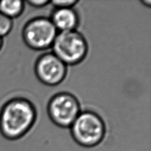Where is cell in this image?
Listing matches in <instances>:
<instances>
[{
  "instance_id": "6da1fadb",
  "label": "cell",
  "mask_w": 151,
  "mask_h": 151,
  "mask_svg": "<svg viewBox=\"0 0 151 151\" xmlns=\"http://www.w3.org/2000/svg\"><path fill=\"white\" fill-rule=\"evenodd\" d=\"M37 116L36 107L28 99H11L0 109V134L7 141L20 139L33 127Z\"/></svg>"
},
{
  "instance_id": "7a4b0ae2",
  "label": "cell",
  "mask_w": 151,
  "mask_h": 151,
  "mask_svg": "<svg viewBox=\"0 0 151 151\" xmlns=\"http://www.w3.org/2000/svg\"><path fill=\"white\" fill-rule=\"evenodd\" d=\"M70 128L74 141L86 148L98 146L103 141L106 133L103 119L97 113L89 110L81 111Z\"/></svg>"
},
{
  "instance_id": "3957f363",
  "label": "cell",
  "mask_w": 151,
  "mask_h": 151,
  "mask_svg": "<svg viewBox=\"0 0 151 151\" xmlns=\"http://www.w3.org/2000/svg\"><path fill=\"white\" fill-rule=\"evenodd\" d=\"M52 52L66 65H76L84 60L88 45L84 36L76 30L57 34L52 45Z\"/></svg>"
},
{
  "instance_id": "277c9868",
  "label": "cell",
  "mask_w": 151,
  "mask_h": 151,
  "mask_svg": "<svg viewBox=\"0 0 151 151\" xmlns=\"http://www.w3.org/2000/svg\"><path fill=\"white\" fill-rule=\"evenodd\" d=\"M58 31L50 19L37 17L29 20L22 31L24 42L31 49L45 50L52 47Z\"/></svg>"
},
{
  "instance_id": "5b68a950",
  "label": "cell",
  "mask_w": 151,
  "mask_h": 151,
  "mask_svg": "<svg viewBox=\"0 0 151 151\" xmlns=\"http://www.w3.org/2000/svg\"><path fill=\"white\" fill-rule=\"evenodd\" d=\"M47 111L54 124L61 128H69L81 112L80 104L74 94L59 92L48 101Z\"/></svg>"
},
{
  "instance_id": "8992f818",
  "label": "cell",
  "mask_w": 151,
  "mask_h": 151,
  "mask_svg": "<svg viewBox=\"0 0 151 151\" xmlns=\"http://www.w3.org/2000/svg\"><path fill=\"white\" fill-rule=\"evenodd\" d=\"M35 72L40 82L47 86H55L65 79L67 66L52 52H47L37 58Z\"/></svg>"
},
{
  "instance_id": "52a82bcc",
  "label": "cell",
  "mask_w": 151,
  "mask_h": 151,
  "mask_svg": "<svg viewBox=\"0 0 151 151\" xmlns=\"http://www.w3.org/2000/svg\"><path fill=\"white\" fill-rule=\"evenodd\" d=\"M50 19L60 32L76 30L80 21L79 15L73 7L55 8Z\"/></svg>"
},
{
  "instance_id": "ba28073f",
  "label": "cell",
  "mask_w": 151,
  "mask_h": 151,
  "mask_svg": "<svg viewBox=\"0 0 151 151\" xmlns=\"http://www.w3.org/2000/svg\"><path fill=\"white\" fill-rule=\"evenodd\" d=\"M25 8V2L21 0H4L0 1V13L10 19H15L22 14Z\"/></svg>"
},
{
  "instance_id": "9c48e42d",
  "label": "cell",
  "mask_w": 151,
  "mask_h": 151,
  "mask_svg": "<svg viewBox=\"0 0 151 151\" xmlns=\"http://www.w3.org/2000/svg\"><path fill=\"white\" fill-rule=\"evenodd\" d=\"M13 27V19L0 13V37L4 38L8 35Z\"/></svg>"
},
{
  "instance_id": "30bf717a",
  "label": "cell",
  "mask_w": 151,
  "mask_h": 151,
  "mask_svg": "<svg viewBox=\"0 0 151 151\" xmlns=\"http://www.w3.org/2000/svg\"><path fill=\"white\" fill-rule=\"evenodd\" d=\"M78 3L76 0H53L50 1L55 8H64V7H73L76 4Z\"/></svg>"
},
{
  "instance_id": "8fae6325",
  "label": "cell",
  "mask_w": 151,
  "mask_h": 151,
  "mask_svg": "<svg viewBox=\"0 0 151 151\" xmlns=\"http://www.w3.org/2000/svg\"><path fill=\"white\" fill-rule=\"evenodd\" d=\"M26 3H27L32 7L40 8L50 4V1H48V0H30V1H27Z\"/></svg>"
},
{
  "instance_id": "7c38bea8",
  "label": "cell",
  "mask_w": 151,
  "mask_h": 151,
  "mask_svg": "<svg viewBox=\"0 0 151 151\" xmlns=\"http://www.w3.org/2000/svg\"><path fill=\"white\" fill-rule=\"evenodd\" d=\"M141 3L145 6H147V7H150L151 5V1L150 0H145V1H142Z\"/></svg>"
},
{
  "instance_id": "4fadbf2b",
  "label": "cell",
  "mask_w": 151,
  "mask_h": 151,
  "mask_svg": "<svg viewBox=\"0 0 151 151\" xmlns=\"http://www.w3.org/2000/svg\"><path fill=\"white\" fill-rule=\"evenodd\" d=\"M3 44H4V41H3V39L0 37V50H1L2 47H3Z\"/></svg>"
}]
</instances>
